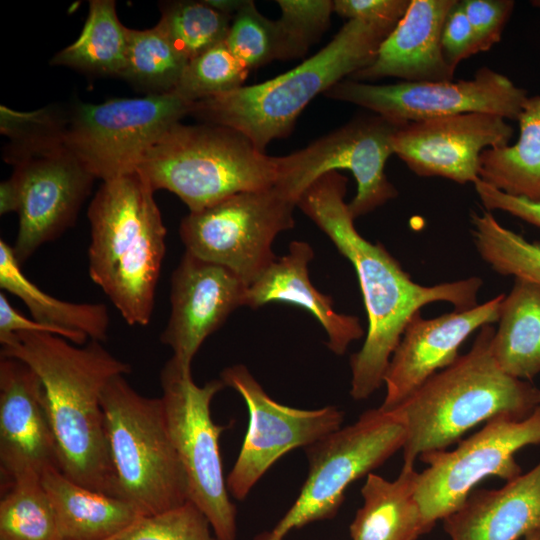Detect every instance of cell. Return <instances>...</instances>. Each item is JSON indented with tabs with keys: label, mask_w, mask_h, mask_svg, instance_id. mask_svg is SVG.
Segmentation results:
<instances>
[{
	"label": "cell",
	"mask_w": 540,
	"mask_h": 540,
	"mask_svg": "<svg viewBox=\"0 0 540 540\" xmlns=\"http://www.w3.org/2000/svg\"><path fill=\"white\" fill-rule=\"evenodd\" d=\"M348 179L331 171L316 179L299 197L300 208L353 265L368 317L362 348L350 359V395L369 398L384 383L390 358L409 320L434 302H448L456 310L477 305L479 277L424 286L414 282L380 243L366 240L354 226L345 202Z\"/></svg>",
	"instance_id": "cell-1"
},
{
	"label": "cell",
	"mask_w": 540,
	"mask_h": 540,
	"mask_svg": "<svg viewBox=\"0 0 540 540\" xmlns=\"http://www.w3.org/2000/svg\"><path fill=\"white\" fill-rule=\"evenodd\" d=\"M0 343L1 356L23 361L42 382L61 472L118 497L101 397L113 377L131 372L130 364L96 340L77 345L50 333L15 332Z\"/></svg>",
	"instance_id": "cell-2"
},
{
	"label": "cell",
	"mask_w": 540,
	"mask_h": 540,
	"mask_svg": "<svg viewBox=\"0 0 540 540\" xmlns=\"http://www.w3.org/2000/svg\"><path fill=\"white\" fill-rule=\"evenodd\" d=\"M154 192L136 171L102 182L88 208L90 278L131 326L150 323L166 253Z\"/></svg>",
	"instance_id": "cell-3"
},
{
	"label": "cell",
	"mask_w": 540,
	"mask_h": 540,
	"mask_svg": "<svg viewBox=\"0 0 540 540\" xmlns=\"http://www.w3.org/2000/svg\"><path fill=\"white\" fill-rule=\"evenodd\" d=\"M495 330L479 329L472 347L427 379L391 411L405 424L403 464L445 450L482 422L507 415L522 420L540 406V390L504 372L492 353Z\"/></svg>",
	"instance_id": "cell-4"
},
{
	"label": "cell",
	"mask_w": 540,
	"mask_h": 540,
	"mask_svg": "<svg viewBox=\"0 0 540 540\" xmlns=\"http://www.w3.org/2000/svg\"><path fill=\"white\" fill-rule=\"evenodd\" d=\"M396 25L348 20L325 47L298 66L265 82L196 101L190 116L238 130L264 152L272 140L291 133L318 94L368 66Z\"/></svg>",
	"instance_id": "cell-5"
},
{
	"label": "cell",
	"mask_w": 540,
	"mask_h": 540,
	"mask_svg": "<svg viewBox=\"0 0 540 540\" xmlns=\"http://www.w3.org/2000/svg\"><path fill=\"white\" fill-rule=\"evenodd\" d=\"M278 162L238 130L178 122L148 150L137 172L154 191L174 193L195 212L241 192L274 186Z\"/></svg>",
	"instance_id": "cell-6"
},
{
	"label": "cell",
	"mask_w": 540,
	"mask_h": 540,
	"mask_svg": "<svg viewBox=\"0 0 540 540\" xmlns=\"http://www.w3.org/2000/svg\"><path fill=\"white\" fill-rule=\"evenodd\" d=\"M101 403L118 497L145 515L189 501L161 398L138 393L125 375H118L104 388Z\"/></svg>",
	"instance_id": "cell-7"
},
{
	"label": "cell",
	"mask_w": 540,
	"mask_h": 540,
	"mask_svg": "<svg viewBox=\"0 0 540 540\" xmlns=\"http://www.w3.org/2000/svg\"><path fill=\"white\" fill-rule=\"evenodd\" d=\"M406 436L400 416L379 407L306 447L308 475L298 497L273 529L254 540H283L294 529L332 518L349 485L403 449Z\"/></svg>",
	"instance_id": "cell-8"
},
{
	"label": "cell",
	"mask_w": 540,
	"mask_h": 540,
	"mask_svg": "<svg viewBox=\"0 0 540 540\" xmlns=\"http://www.w3.org/2000/svg\"><path fill=\"white\" fill-rule=\"evenodd\" d=\"M168 431L187 477L189 501L208 519L217 540H236V507L230 500L219 440L227 425L211 415L215 395L225 388L220 379L197 385L191 369L171 357L160 373Z\"/></svg>",
	"instance_id": "cell-9"
},
{
	"label": "cell",
	"mask_w": 540,
	"mask_h": 540,
	"mask_svg": "<svg viewBox=\"0 0 540 540\" xmlns=\"http://www.w3.org/2000/svg\"><path fill=\"white\" fill-rule=\"evenodd\" d=\"M297 204L275 185L189 212L179 226L186 251L233 271L248 287L277 259L276 236L294 227Z\"/></svg>",
	"instance_id": "cell-10"
},
{
	"label": "cell",
	"mask_w": 540,
	"mask_h": 540,
	"mask_svg": "<svg viewBox=\"0 0 540 540\" xmlns=\"http://www.w3.org/2000/svg\"><path fill=\"white\" fill-rule=\"evenodd\" d=\"M193 103L172 91L80 104L68 114L65 146L102 182L131 174Z\"/></svg>",
	"instance_id": "cell-11"
},
{
	"label": "cell",
	"mask_w": 540,
	"mask_h": 540,
	"mask_svg": "<svg viewBox=\"0 0 540 540\" xmlns=\"http://www.w3.org/2000/svg\"><path fill=\"white\" fill-rule=\"evenodd\" d=\"M404 124L375 113L356 117L305 148L280 156L275 186L297 204L320 176L346 169L357 183L349 211L354 219L366 215L398 195L385 165L394 154L393 137Z\"/></svg>",
	"instance_id": "cell-12"
},
{
	"label": "cell",
	"mask_w": 540,
	"mask_h": 540,
	"mask_svg": "<svg viewBox=\"0 0 540 540\" xmlns=\"http://www.w3.org/2000/svg\"><path fill=\"white\" fill-rule=\"evenodd\" d=\"M533 444H540V406L522 420L500 415L487 421L452 451L420 455L428 467L419 472L416 498L426 521L434 526L455 512L489 476L508 482L521 475L514 455Z\"/></svg>",
	"instance_id": "cell-13"
},
{
	"label": "cell",
	"mask_w": 540,
	"mask_h": 540,
	"mask_svg": "<svg viewBox=\"0 0 540 540\" xmlns=\"http://www.w3.org/2000/svg\"><path fill=\"white\" fill-rule=\"evenodd\" d=\"M324 95L403 123L474 112L517 121L528 98L527 90L489 67L478 69L472 79L458 81L377 85L346 78Z\"/></svg>",
	"instance_id": "cell-14"
},
{
	"label": "cell",
	"mask_w": 540,
	"mask_h": 540,
	"mask_svg": "<svg viewBox=\"0 0 540 540\" xmlns=\"http://www.w3.org/2000/svg\"><path fill=\"white\" fill-rule=\"evenodd\" d=\"M248 409V428L226 484L231 496L244 500L268 469L289 451L308 447L340 429L344 413L336 406L300 409L273 400L242 364L220 374Z\"/></svg>",
	"instance_id": "cell-15"
},
{
	"label": "cell",
	"mask_w": 540,
	"mask_h": 540,
	"mask_svg": "<svg viewBox=\"0 0 540 540\" xmlns=\"http://www.w3.org/2000/svg\"><path fill=\"white\" fill-rule=\"evenodd\" d=\"M11 177L19 192L12 248L22 265L74 224L96 177L66 146L18 164Z\"/></svg>",
	"instance_id": "cell-16"
},
{
	"label": "cell",
	"mask_w": 540,
	"mask_h": 540,
	"mask_svg": "<svg viewBox=\"0 0 540 540\" xmlns=\"http://www.w3.org/2000/svg\"><path fill=\"white\" fill-rule=\"evenodd\" d=\"M513 134V127L500 116L463 113L406 123L395 133L392 146L418 176L474 184L481 154L509 145Z\"/></svg>",
	"instance_id": "cell-17"
},
{
	"label": "cell",
	"mask_w": 540,
	"mask_h": 540,
	"mask_svg": "<svg viewBox=\"0 0 540 540\" xmlns=\"http://www.w3.org/2000/svg\"><path fill=\"white\" fill-rule=\"evenodd\" d=\"M246 291L233 271L185 250L171 276L170 315L160 336L181 366L191 369L207 337L244 306Z\"/></svg>",
	"instance_id": "cell-18"
},
{
	"label": "cell",
	"mask_w": 540,
	"mask_h": 540,
	"mask_svg": "<svg viewBox=\"0 0 540 540\" xmlns=\"http://www.w3.org/2000/svg\"><path fill=\"white\" fill-rule=\"evenodd\" d=\"M504 294L482 304L425 319L416 313L406 325L385 376L386 394L380 408L391 411L427 379L451 365L466 338L499 320Z\"/></svg>",
	"instance_id": "cell-19"
},
{
	"label": "cell",
	"mask_w": 540,
	"mask_h": 540,
	"mask_svg": "<svg viewBox=\"0 0 540 540\" xmlns=\"http://www.w3.org/2000/svg\"><path fill=\"white\" fill-rule=\"evenodd\" d=\"M0 468L2 481L60 469L39 376L23 361L0 358Z\"/></svg>",
	"instance_id": "cell-20"
},
{
	"label": "cell",
	"mask_w": 540,
	"mask_h": 540,
	"mask_svg": "<svg viewBox=\"0 0 540 540\" xmlns=\"http://www.w3.org/2000/svg\"><path fill=\"white\" fill-rule=\"evenodd\" d=\"M456 0H411L409 8L378 48L375 58L349 79L376 81L387 77L405 82L453 81L441 50V31Z\"/></svg>",
	"instance_id": "cell-21"
},
{
	"label": "cell",
	"mask_w": 540,
	"mask_h": 540,
	"mask_svg": "<svg viewBox=\"0 0 540 540\" xmlns=\"http://www.w3.org/2000/svg\"><path fill=\"white\" fill-rule=\"evenodd\" d=\"M313 256L308 243L291 242L289 252L277 258L247 287L244 306L257 309L272 302L300 306L324 328L328 348L343 355L354 340L363 336L364 330L358 317L336 312L331 296L321 293L311 283L308 265Z\"/></svg>",
	"instance_id": "cell-22"
},
{
	"label": "cell",
	"mask_w": 540,
	"mask_h": 540,
	"mask_svg": "<svg viewBox=\"0 0 540 540\" xmlns=\"http://www.w3.org/2000/svg\"><path fill=\"white\" fill-rule=\"evenodd\" d=\"M451 540H518L540 529V463L493 490H477L443 519Z\"/></svg>",
	"instance_id": "cell-23"
},
{
	"label": "cell",
	"mask_w": 540,
	"mask_h": 540,
	"mask_svg": "<svg viewBox=\"0 0 540 540\" xmlns=\"http://www.w3.org/2000/svg\"><path fill=\"white\" fill-rule=\"evenodd\" d=\"M418 475L407 464L392 481L369 473L361 489L363 505L349 527L351 540H417L431 531L416 498Z\"/></svg>",
	"instance_id": "cell-24"
},
{
	"label": "cell",
	"mask_w": 540,
	"mask_h": 540,
	"mask_svg": "<svg viewBox=\"0 0 540 540\" xmlns=\"http://www.w3.org/2000/svg\"><path fill=\"white\" fill-rule=\"evenodd\" d=\"M53 506L60 540H106L145 515L132 503L82 486L60 469L42 476Z\"/></svg>",
	"instance_id": "cell-25"
},
{
	"label": "cell",
	"mask_w": 540,
	"mask_h": 540,
	"mask_svg": "<svg viewBox=\"0 0 540 540\" xmlns=\"http://www.w3.org/2000/svg\"><path fill=\"white\" fill-rule=\"evenodd\" d=\"M0 287L18 297L36 321L59 330L77 345L102 342L110 326L107 307L101 303H75L57 299L34 284L22 271L12 246L0 240Z\"/></svg>",
	"instance_id": "cell-26"
},
{
	"label": "cell",
	"mask_w": 540,
	"mask_h": 540,
	"mask_svg": "<svg viewBox=\"0 0 540 540\" xmlns=\"http://www.w3.org/2000/svg\"><path fill=\"white\" fill-rule=\"evenodd\" d=\"M498 322L492 339L496 362L510 376L531 380L540 373V286L515 278Z\"/></svg>",
	"instance_id": "cell-27"
},
{
	"label": "cell",
	"mask_w": 540,
	"mask_h": 540,
	"mask_svg": "<svg viewBox=\"0 0 540 540\" xmlns=\"http://www.w3.org/2000/svg\"><path fill=\"white\" fill-rule=\"evenodd\" d=\"M517 121L513 145L481 154L479 179L508 195L540 201V95L528 96Z\"/></svg>",
	"instance_id": "cell-28"
},
{
	"label": "cell",
	"mask_w": 540,
	"mask_h": 540,
	"mask_svg": "<svg viewBox=\"0 0 540 540\" xmlns=\"http://www.w3.org/2000/svg\"><path fill=\"white\" fill-rule=\"evenodd\" d=\"M128 28L119 21L113 0H92L78 39L59 51L51 64L121 77L126 65Z\"/></svg>",
	"instance_id": "cell-29"
},
{
	"label": "cell",
	"mask_w": 540,
	"mask_h": 540,
	"mask_svg": "<svg viewBox=\"0 0 540 540\" xmlns=\"http://www.w3.org/2000/svg\"><path fill=\"white\" fill-rule=\"evenodd\" d=\"M0 540H60L42 478L28 474L2 484Z\"/></svg>",
	"instance_id": "cell-30"
},
{
	"label": "cell",
	"mask_w": 540,
	"mask_h": 540,
	"mask_svg": "<svg viewBox=\"0 0 540 540\" xmlns=\"http://www.w3.org/2000/svg\"><path fill=\"white\" fill-rule=\"evenodd\" d=\"M163 28H128L126 65L121 78L149 94L172 92L187 64Z\"/></svg>",
	"instance_id": "cell-31"
},
{
	"label": "cell",
	"mask_w": 540,
	"mask_h": 540,
	"mask_svg": "<svg viewBox=\"0 0 540 540\" xmlns=\"http://www.w3.org/2000/svg\"><path fill=\"white\" fill-rule=\"evenodd\" d=\"M471 223L478 253L495 272L540 286V242L502 226L489 211L472 212Z\"/></svg>",
	"instance_id": "cell-32"
},
{
	"label": "cell",
	"mask_w": 540,
	"mask_h": 540,
	"mask_svg": "<svg viewBox=\"0 0 540 540\" xmlns=\"http://www.w3.org/2000/svg\"><path fill=\"white\" fill-rule=\"evenodd\" d=\"M68 114L60 108L45 107L23 112L0 106V130L10 142L3 159L13 165L65 146Z\"/></svg>",
	"instance_id": "cell-33"
},
{
	"label": "cell",
	"mask_w": 540,
	"mask_h": 540,
	"mask_svg": "<svg viewBox=\"0 0 540 540\" xmlns=\"http://www.w3.org/2000/svg\"><path fill=\"white\" fill-rule=\"evenodd\" d=\"M234 16L205 1H171L161 4L158 24L187 61L225 41Z\"/></svg>",
	"instance_id": "cell-34"
},
{
	"label": "cell",
	"mask_w": 540,
	"mask_h": 540,
	"mask_svg": "<svg viewBox=\"0 0 540 540\" xmlns=\"http://www.w3.org/2000/svg\"><path fill=\"white\" fill-rule=\"evenodd\" d=\"M249 70L224 41L189 60L173 91L190 102L215 97L244 86Z\"/></svg>",
	"instance_id": "cell-35"
},
{
	"label": "cell",
	"mask_w": 540,
	"mask_h": 540,
	"mask_svg": "<svg viewBox=\"0 0 540 540\" xmlns=\"http://www.w3.org/2000/svg\"><path fill=\"white\" fill-rule=\"evenodd\" d=\"M225 43L249 69L283 60L278 21L263 16L251 0H247L233 17Z\"/></svg>",
	"instance_id": "cell-36"
},
{
	"label": "cell",
	"mask_w": 540,
	"mask_h": 540,
	"mask_svg": "<svg viewBox=\"0 0 540 540\" xmlns=\"http://www.w3.org/2000/svg\"><path fill=\"white\" fill-rule=\"evenodd\" d=\"M106 540H217L206 516L191 501L143 515Z\"/></svg>",
	"instance_id": "cell-37"
},
{
	"label": "cell",
	"mask_w": 540,
	"mask_h": 540,
	"mask_svg": "<svg viewBox=\"0 0 540 540\" xmlns=\"http://www.w3.org/2000/svg\"><path fill=\"white\" fill-rule=\"evenodd\" d=\"M277 20L283 40V61L303 57L328 29L334 3L331 0H278Z\"/></svg>",
	"instance_id": "cell-38"
},
{
	"label": "cell",
	"mask_w": 540,
	"mask_h": 540,
	"mask_svg": "<svg viewBox=\"0 0 540 540\" xmlns=\"http://www.w3.org/2000/svg\"><path fill=\"white\" fill-rule=\"evenodd\" d=\"M472 27L477 52H486L500 42L515 2L513 0H462Z\"/></svg>",
	"instance_id": "cell-39"
},
{
	"label": "cell",
	"mask_w": 540,
	"mask_h": 540,
	"mask_svg": "<svg viewBox=\"0 0 540 540\" xmlns=\"http://www.w3.org/2000/svg\"><path fill=\"white\" fill-rule=\"evenodd\" d=\"M440 43L445 61L453 71L463 60L478 53L475 36L462 0H456L446 15Z\"/></svg>",
	"instance_id": "cell-40"
},
{
	"label": "cell",
	"mask_w": 540,
	"mask_h": 540,
	"mask_svg": "<svg viewBox=\"0 0 540 540\" xmlns=\"http://www.w3.org/2000/svg\"><path fill=\"white\" fill-rule=\"evenodd\" d=\"M411 0H335L334 12L348 20L398 23Z\"/></svg>",
	"instance_id": "cell-41"
},
{
	"label": "cell",
	"mask_w": 540,
	"mask_h": 540,
	"mask_svg": "<svg viewBox=\"0 0 540 540\" xmlns=\"http://www.w3.org/2000/svg\"><path fill=\"white\" fill-rule=\"evenodd\" d=\"M482 205L490 212L500 210L540 228V201L508 195L480 179L474 183Z\"/></svg>",
	"instance_id": "cell-42"
},
{
	"label": "cell",
	"mask_w": 540,
	"mask_h": 540,
	"mask_svg": "<svg viewBox=\"0 0 540 540\" xmlns=\"http://www.w3.org/2000/svg\"><path fill=\"white\" fill-rule=\"evenodd\" d=\"M15 332H43L64 338L59 330L44 325L33 318H28L21 314L15 307L10 304L4 292H1L0 338L8 336Z\"/></svg>",
	"instance_id": "cell-43"
},
{
	"label": "cell",
	"mask_w": 540,
	"mask_h": 540,
	"mask_svg": "<svg viewBox=\"0 0 540 540\" xmlns=\"http://www.w3.org/2000/svg\"><path fill=\"white\" fill-rule=\"evenodd\" d=\"M19 208V192L12 177L0 184V213L16 212Z\"/></svg>",
	"instance_id": "cell-44"
},
{
	"label": "cell",
	"mask_w": 540,
	"mask_h": 540,
	"mask_svg": "<svg viewBox=\"0 0 540 540\" xmlns=\"http://www.w3.org/2000/svg\"><path fill=\"white\" fill-rule=\"evenodd\" d=\"M206 4L227 15L235 14L244 6L247 0H204Z\"/></svg>",
	"instance_id": "cell-45"
},
{
	"label": "cell",
	"mask_w": 540,
	"mask_h": 540,
	"mask_svg": "<svg viewBox=\"0 0 540 540\" xmlns=\"http://www.w3.org/2000/svg\"><path fill=\"white\" fill-rule=\"evenodd\" d=\"M524 540H540V529L533 530L524 536Z\"/></svg>",
	"instance_id": "cell-46"
},
{
	"label": "cell",
	"mask_w": 540,
	"mask_h": 540,
	"mask_svg": "<svg viewBox=\"0 0 540 540\" xmlns=\"http://www.w3.org/2000/svg\"><path fill=\"white\" fill-rule=\"evenodd\" d=\"M531 5L540 11V0H532Z\"/></svg>",
	"instance_id": "cell-47"
}]
</instances>
